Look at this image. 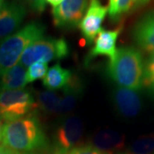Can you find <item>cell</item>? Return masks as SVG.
Wrapping results in <instances>:
<instances>
[{
  "label": "cell",
  "instance_id": "cell-4",
  "mask_svg": "<svg viewBox=\"0 0 154 154\" xmlns=\"http://www.w3.org/2000/svg\"><path fill=\"white\" fill-rule=\"evenodd\" d=\"M69 54V47L65 39L43 37L28 45L18 63L26 68L38 61L48 63L51 61L60 60Z\"/></svg>",
  "mask_w": 154,
  "mask_h": 154
},
{
  "label": "cell",
  "instance_id": "cell-5",
  "mask_svg": "<svg viewBox=\"0 0 154 154\" xmlns=\"http://www.w3.org/2000/svg\"><path fill=\"white\" fill-rule=\"evenodd\" d=\"M38 108L32 94L26 89H0V117L5 122L30 115Z\"/></svg>",
  "mask_w": 154,
  "mask_h": 154
},
{
  "label": "cell",
  "instance_id": "cell-14",
  "mask_svg": "<svg viewBox=\"0 0 154 154\" xmlns=\"http://www.w3.org/2000/svg\"><path fill=\"white\" fill-rule=\"evenodd\" d=\"M83 82L77 76H72L70 81L62 89V98H60L59 113H68L71 111L83 93Z\"/></svg>",
  "mask_w": 154,
  "mask_h": 154
},
{
  "label": "cell",
  "instance_id": "cell-18",
  "mask_svg": "<svg viewBox=\"0 0 154 154\" xmlns=\"http://www.w3.org/2000/svg\"><path fill=\"white\" fill-rule=\"evenodd\" d=\"M136 8L134 0H109L108 14L111 22L119 21L121 17Z\"/></svg>",
  "mask_w": 154,
  "mask_h": 154
},
{
  "label": "cell",
  "instance_id": "cell-15",
  "mask_svg": "<svg viewBox=\"0 0 154 154\" xmlns=\"http://www.w3.org/2000/svg\"><path fill=\"white\" fill-rule=\"evenodd\" d=\"M27 84V69L20 63H17L2 73L0 80V89H23Z\"/></svg>",
  "mask_w": 154,
  "mask_h": 154
},
{
  "label": "cell",
  "instance_id": "cell-24",
  "mask_svg": "<svg viewBox=\"0 0 154 154\" xmlns=\"http://www.w3.org/2000/svg\"><path fill=\"white\" fill-rule=\"evenodd\" d=\"M0 154H17L14 151H12L11 149L8 148L7 146L1 145L0 146Z\"/></svg>",
  "mask_w": 154,
  "mask_h": 154
},
{
  "label": "cell",
  "instance_id": "cell-11",
  "mask_svg": "<svg viewBox=\"0 0 154 154\" xmlns=\"http://www.w3.org/2000/svg\"><path fill=\"white\" fill-rule=\"evenodd\" d=\"M122 29V26L114 30H105L102 28L94 40V46L88 54L87 63H88L90 61L99 56H108L110 59H111L115 55L116 40Z\"/></svg>",
  "mask_w": 154,
  "mask_h": 154
},
{
  "label": "cell",
  "instance_id": "cell-26",
  "mask_svg": "<svg viewBox=\"0 0 154 154\" xmlns=\"http://www.w3.org/2000/svg\"><path fill=\"white\" fill-rule=\"evenodd\" d=\"M150 0H134V3H135V6L136 8L140 5H146V3H148Z\"/></svg>",
  "mask_w": 154,
  "mask_h": 154
},
{
  "label": "cell",
  "instance_id": "cell-30",
  "mask_svg": "<svg viewBox=\"0 0 154 154\" xmlns=\"http://www.w3.org/2000/svg\"><path fill=\"white\" fill-rule=\"evenodd\" d=\"M118 154H134V153H132V152H119Z\"/></svg>",
  "mask_w": 154,
  "mask_h": 154
},
{
  "label": "cell",
  "instance_id": "cell-22",
  "mask_svg": "<svg viewBox=\"0 0 154 154\" xmlns=\"http://www.w3.org/2000/svg\"><path fill=\"white\" fill-rule=\"evenodd\" d=\"M54 154H112L100 151L94 146H78L69 150L57 149Z\"/></svg>",
  "mask_w": 154,
  "mask_h": 154
},
{
  "label": "cell",
  "instance_id": "cell-19",
  "mask_svg": "<svg viewBox=\"0 0 154 154\" xmlns=\"http://www.w3.org/2000/svg\"><path fill=\"white\" fill-rule=\"evenodd\" d=\"M129 152L134 154L154 153V134H145L137 138L130 145Z\"/></svg>",
  "mask_w": 154,
  "mask_h": 154
},
{
  "label": "cell",
  "instance_id": "cell-17",
  "mask_svg": "<svg viewBox=\"0 0 154 154\" xmlns=\"http://www.w3.org/2000/svg\"><path fill=\"white\" fill-rule=\"evenodd\" d=\"M60 98L54 91L45 90L38 94V108L45 113L58 114L59 113Z\"/></svg>",
  "mask_w": 154,
  "mask_h": 154
},
{
  "label": "cell",
  "instance_id": "cell-13",
  "mask_svg": "<svg viewBox=\"0 0 154 154\" xmlns=\"http://www.w3.org/2000/svg\"><path fill=\"white\" fill-rule=\"evenodd\" d=\"M100 151L110 152H120L125 146V136L121 132L113 129H102L94 134L93 145Z\"/></svg>",
  "mask_w": 154,
  "mask_h": 154
},
{
  "label": "cell",
  "instance_id": "cell-20",
  "mask_svg": "<svg viewBox=\"0 0 154 154\" xmlns=\"http://www.w3.org/2000/svg\"><path fill=\"white\" fill-rule=\"evenodd\" d=\"M48 71V63L42 61H38L32 63L28 67L27 70V82L31 83L38 80L44 78Z\"/></svg>",
  "mask_w": 154,
  "mask_h": 154
},
{
  "label": "cell",
  "instance_id": "cell-27",
  "mask_svg": "<svg viewBox=\"0 0 154 154\" xmlns=\"http://www.w3.org/2000/svg\"><path fill=\"white\" fill-rule=\"evenodd\" d=\"M3 120L0 117V140H2V134H3Z\"/></svg>",
  "mask_w": 154,
  "mask_h": 154
},
{
  "label": "cell",
  "instance_id": "cell-16",
  "mask_svg": "<svg viewBox=\"0 0 154 154\" xmlns=\"http://www.w3.org/2000/svg\"><path fill=\"white\" fill-rule=\"evenodd\" d=\"M72 76L69 69L63 68L60 63H56L48 69L46 75L43 78V85L50 91L63 89L70 81Z\"/></svg>",
  "mask_w": 154,
  "mask_h": 154
},
{
  "label": "cell",
  "instance_id": "cell-10",
  "mask_svg": "<svg viewBox=\"0 0 154 154\" xmlns=\"http://www.w3.org/2000/svg\"><path fill=\"white\" fill-rule=\"evenodd\" d=\"M112 97L116 109L122 116L132 118L140 112L142 101L138 91L119 87L113 92Z\"/></svg>",
  "mask_w": 154,
  "mask_h": 154
},
{
  "label": "cell",
  "instance_id": "cell-9",
  "mask_svg": "<svg viewBox=\"0 0 154 154\" xmlns=\"http://www.w3.org/2000/svg\"><path fill=\"white\" fill-rule=\"evenodd\" d=\"M27 14L25 5L17 1L5 2L0 13V38L10 36L21 26Z\"/></svg>",
  "mask_w": 154,
  "mask_h": 154
},
{
  "label": "cell",
  "instance_id": "cell-21",
  "mask_svg": "<svg viewBox=\"0 0 154 154\" xmlns=\"http://www.w3.org/2000/svg\"><path fill=\"white\" fill-rule=\"evenodd\" d=\"M143 85L154 93V51L151 52L144 64Z\"/></svg>",
  "mask_w": 154,
  "mask_h": 154
},
{
  "label": "cell",
  "instance_id": "cell-29",
  "mask_svg": "<svg viewBox=\"0 0 154 154\" xmlns=\"http://www.w3.org/2000/svg\"><path fill=\"white\" fill-rule=\"evenodd\" d=\"M17 154H42V153H38V152H24V153H17Z\"/></svg>",
  "mask_w": 154,
  "mask_h": 154
},
{
  "label": "cell",
  "instance_id": "cell-6",
  "mask_svg": "<svg viewBox=\"0 0 154 154\" xmlns=\"http://www.w3.org/2000/svg\"><path fill=\"white\" fill-rule=\"evenodd\" d=\"M91 0H63L52 9L53 23L57 28L71 29L77 27L88 11Z\"/></svg>",
  "mask_w": 154,
  "mask_h": 154
},
{
  "label": "cell",
  "instance_id": "cell-2",
  "mask_svg": "<svg viewBox=\"0 0 154 154\" xmlns=\"http://www.w3.org/2000/svg\"><path fill=\"white\" fill-rule=\"evenodd\" d=\"M107 73L121 88L139 91L143 86L144 63L141 53L131 46L116 49L110 59Z\"/></svg>",
  "mask_w": 154,
  "mask_h": 154
},
{
  "label": "cell",
  "instance_id": "cell-23",
  "mask_svg": "<svg viewBox=\"0 0 154 154\" xmlns=\"http://www.w3.org/2000/svg\"><path fill=\"white\" fill-rule=\"evenodd\" d=\"M26 2L32 11L37 13H42L45 9V0H22Z\"/></svg>",
  "mask_w": 154,
  "mask_h": 154
},
{
  "label": "cell",
  "instance_id": "cell-8",
  "mask_svg": "<svg viewBox=\"0 0 154 154\" xmlns=\"http://www.w3.org/2000/svg\"><path fill=\"white\" fill-rule=\"evenodd\" d=\"M82 122L79 117L70 116L65 118L56 132V142L58 150H69L78 146L82 139Z\"/></svg>",
  "mask_w": 154,
  "mask_h": 154
},
{
  "label": "cell",
  "instance_id": "cell-25",
  "mask_svg": "<svg viewBox=\"0 0 154 154\" xmlns=\"http://www.w3.org/2000/svg\"><path fill=\"white\" fill-rule=\"evenodd\" d=\"M45 2H47L51 6H53V8H55L57 6H58L63 0H45Z\"/></svg>",
  "mask_w": 154,
  "mask_h": 154
},
{
  "label": "cell",
  "instance_id": "cell-28",
  "mask_svg": "<svg viewBox=\"0 0 154 154\" xmlns=\"http://www.w3.org/2000/svg\"><path fill=\"white\" fill-rule=\"evenodd\" d=\"M5 0H0V13L4 8V5H5Z\"/></svg>",
  "mask_w": 154,
  "mask_h": 154
},
{
  "label": "cell",
  "instance_id": "cell-3",
  "mask_svg": "<svg viewBox=\"0 0 154 154\" xmlns=\"http://www.w3.org/2000/svg\"><path fill=\"white\" fill-rule=\"evenodd\" d=\"M45 26L42 22H29L20 30L0 42V68L2 73L17 64L23 51L34 41L44 37Z\"/></svg>",
  "mask_w": 154,
  "mask_h": 154
},
{
  "label": "cell",
  "instance_id": "cell-12",
  "mask_svg": "<svg viewBox=\"0 0 154 154\" xmlns=\"http://www.w3.org/2000/svg\"><path fill=\"white\" fill-rule=\"evenodd\" d=\"M133 38L136 44L148 52L154 51V12L141 17L133 29Z\"/></svg>",
  "mask_w": 154,
  "mask_h": 154
},
{
  "label": "cell",
  "instance_id": "cell-7",
  "mask_svg": "<svg viewBox=\"0 0 154 154\" xmlns=\"http://www.w3.org/2000/svg\"><path fill=\"white\" fill-rule=\"evenodd\" d=\"M108 13L107 7L99 0H91L87 13L79 23V28L87 45L93 44L102 29V23Z\"/></svg>",
  "mask_w": 154,
  "mask_h": 154
},
{
  "label": "cell",
  "instance_id": "cell-1",
  "mask_svg": "<svg viewBox=\"0 0 154 154\" xmlns=\"http://www.w3.org/2000/svg\"><path fill=\"white\" fill-rule=\"evenodd\" d=\"M2 141L4 146L17 153L35 152L46 146V138L38 119L31 114L5 122Z\"/></svg>",
  "mask_w": 154,
  "mask_h": 154
},
{
  "label": "cell",
  "instance_id": "cell-31",
  "mask_svg": "<svg viewBox=\"0 0 154 154\" xmlns=\"http://www.w3.org/2000/svg\"><path fill=\"white\" fill-rule=\"evenodd\" d=\"M1 76H2V69L0 68V80H1Z\"/></svg>",
  "mask_w": 154,
  "mask_h": 154
}]
</instances>
